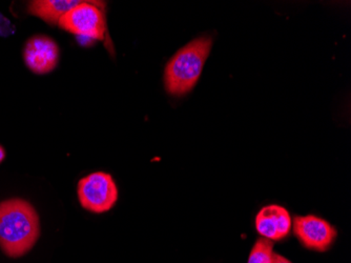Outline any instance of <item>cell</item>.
Listing matches in <instances>:
<instances>
[{
  "label": "cell",
  "instance_id": "8fae6325",
  "mask_svg": "<svg viewBox=\"0 0 351 263\" xmlns=\"http://www.w3.org/2000/svg\"><path fill=\"white\" fill-rule=\"evenodd\" d=\"M271 263H291V261L284 258L281 255L276 254L274 253L273 257H271Z\"/></svg>",
  "mask_w": 351,
  "mask_h": 263
},
{
  "label": "cell",
  "instance_id": "7a4b0ae2",
  "mask_svg": "<svg viewBox=\"0 0 351 263\" xmlns=\"http://www.w3.org/2000/svg\"><path fill=\"white\" fill-rule=\"evenodd\" d=\"M212 37H199L176 53L167 65L165 84L167 93L181 96L193 90L212 50Z\"/></svg>",
  "mask_w": 351,
  "mask_h": 263
},
{
  "label": "cell",
  "instance_id": "6da1fadb",
  "mask_svg": "<svg viewBox=\"0 0 351 263\" xmlns=\"http://www.w3.org/2000/svg\"><path fill=\"white\" fill-rule=\"evenodd\" d=\"M40 235L36 209L23 199L0 203V249L11 258L27 254Z\"/></svg>",
  "mask_w": 351,
  "mask_h": 263
},
{
  "label": "cell",
  "instance_id": "277c9868",
  "mask_svg": "<svg viewBox=\"0 0 351 263\" xmlns=\"http://www.w3.org/2000/svg\"><path fill=\"white\" fill-rule=\"evenodd\" d=\"M58 25L77 36L101 41L106 31L101 3L82 1L61 17Z\"/></svg>",
  "mask_w": 351,
  "mask_h": 263
},
{
  "label": "cell",
  "instance_id": "ba28073f",
  "mask_svg": "<svg viewBox=\"0 0 351 263\" xmlns=\"http://www.w3.org/2000/svg\"><path fill=\"white\" fill-rule=\"evenodd\" d=\"M82 1L78 0H35L27 5V12L36 16L49 25H58L64 14Z\"/></svg>",
  "mask_w": 351,
  "mask_h": 263
},
{
  "label": "cell",
  "instance_id": "5b68a950",
  "mask_svg": "<svg viewBox=\"0 0 351 263\" xmlns=\"http://www.w3.org/2000/svg\"><path fill=\"white\" fill-rule=\"evenodd\" d=\"M293 223L295 236L309 250L325 252L338 236L337 229L328 221L313 215L295 217Z\"/></svg>",
  "mask_w": 351,
  "mask_h": 263
},
{
  "label": "cell",
  "instance_id": "7c38bea8",
  "mask_svg": "<svg viewBox=\"0 0 351 263\" xmlns=\"http://www.w3.org/2000/svg\"><path fill=\"white\" fill-rule=\"evenodd\" d=\"M5 157V151L3 146H0V163L3 161Z\"/></svg>",
  "mask_w": 351,
  "mask_h": 263
},
{
  "label": "cell",
  "instance_id": "3957f363",
  "mask_svg": "<svg viewBox=\"0 0 351 263\" xmlns=\"http://www.w3.org/2000/svg\"><path fill=\"white\" fill-rule=\"evenodd\" d=\"M78 198L84 209L95 214L113 209L118 201V187L110 174L95 172L78 183Z\"/></svg>",
  "mask_w": 351,
  "mask_h": 263
},
{
  "label": "cell",
  "instance_id": "8992f818",
  "mask_svg": "<svg viewBox=\"0 0 351 263\" xmlns=\"http://www.w3.org/2000/svg\"><path fill=\"white\" fill-rule=\"evenodd\" d=\"M23 59L32 72L39 75L47 74L58 65V45L50 37L36 35L25 43Z\"/></svg>",
  "mask_w": 351,
  "mask_h": 263
},
{
  "label": "cell",
  "instance_id": "52a82bcc",
  "mask_svg": "<svg viewBox=\"0 0 351 263\" xmlns=\"http://www.w3.org/2000/svg\"><path fill=\"white\" fill-rule=\"evenodd\" d=\"M291 227L293 220L289 211L281 205H266L256 217L258 233L269 240H282L289 236Z\"/></svg>",
  "mask_w": 351,
  "mask_h": 263
},
{
  "label": "cell",
  "instance_id": "30bf717a",
  "mask_svg": "<svg viewBox=\"0 0 351 263\" xmlns=\"http://www.w3.org/2000/svg\"><path fill=\"white\" fill-rule=\"evenodd\" d=\"M15 33V27L9 19L0 14V37H9Z\"/></svg>",
  "mask_w": 351,
  "mask_h": 263
},
{
  "label": "cell",
  "instance_id": "9c48e42d",
  "mask_svg": "<svg viewBox=\"0 0 351 263\" xmlns=\"http://www.w3.org/2000/svg\"><path fill=\"white\" fill-rule=\"evenodd\" d=\"M273 254V241L266 238L258 239L252 247L248 263H271Z\"/></svg>",
  "mask_w": 351,
  "mask_h": 263
}]
</instances>
